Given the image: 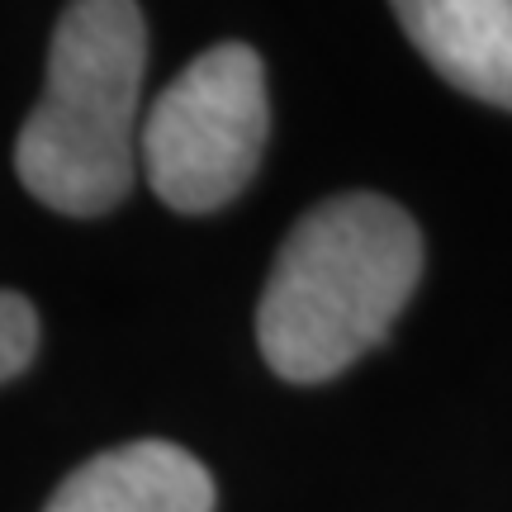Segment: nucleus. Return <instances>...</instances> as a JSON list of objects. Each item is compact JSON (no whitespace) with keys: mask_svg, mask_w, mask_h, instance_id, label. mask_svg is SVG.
Masks as SVG:
<instances>
[{"mask_svg":"<svg viewBox=\"0 0 512 512\" xmlns=\"http://www.w3.org/2000/svg\"><path fill=\"white\" fill-rule=\"evenodd\" d=\"M422 275V233L384 195H337L290 228L256 304V342L280 380L318 384L394 328Z\"/></svg>","mask_w":512,"mask_h":512,"instance_id":"obj_1","label":"nucleus"},{"mask_svg":"<svg viewBox=\"0 0 512 512\" xmlns=\"http://www.w3.org/2000/svg\"><path fill=\"white\" fill-rule=\"evenodd\" d=\"M147 29L133 0H72L53 34L48 91L24 119L15 171L57 214L95 219L124 204L138 166Z\"/></svg>","mask_w":512,"mask_h":512,"instance_id":"obj_2","label":"nucleus"},{"mask_svg":"<svg viewBox=\"0 0 512 512\" xmlns=\"http://www.w3.org/2000/svg\"><path fill=\"white\" fill-rule=\"evenodd\" d=\"M266 67L247 43H219L185 67L147 114L143 171L162 204L209 214L238 200L266 152Z\"/></svg>","mask_w":512,"mask_h":512,"instance_id":"obj_3","label":"nucleus"},{"mask_svg":"<svg viewBox=\"0 0 512 512\" xmlns=\"http://www.w3.org/2000/svg\"><path fill=\"white\" fill-rule=\"evenodd\" d=\"M413 38L451 86L512 110V0H389Z\"/></svg>","mask_w":512,"mask_h":512,"instance_id":"obj_4","label":"nucleus"},{"mask_svg":"<svg viewBox=\"0 0 512 512\" xmlns=\"http://www.w3.org/2000/svg\"><path fill=\"white\" fill-rule=\"evenodd\" d=\"M43 512H214V479L171 441H133L86 460Z\"/></svg>","mask_w":512,"mask_h":512,"instance_id":"obj_5","label":"nucleus"},{"mask_svg":"<svg viewBox=\"0 0 512 512\" xmlns=\"http://www.w3.org/2000/svg\"><path fill=\"white\" fill-rule=\"evenodd\" d=\"M38 351V313L24 294L0 290V384L15 380Z\"/></svg>","mask_w":512,"mask_h":512,"instance_id":"obj_6","label":"nucleus"}]
</instances>
